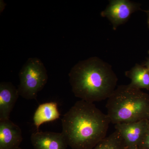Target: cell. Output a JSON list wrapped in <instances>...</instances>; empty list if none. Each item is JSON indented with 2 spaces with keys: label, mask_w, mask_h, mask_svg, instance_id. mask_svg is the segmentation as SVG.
Instances as JSON below:
<instances>
[{
  "label": "cell",
  "mask_w": 149,
  "mask_h": 149,
  "mask_svg": "<svg viewBox=\"0 0 149 149\" xmlns=\"http://www.w3.org/2000/svg\"><path fill=\"white\" fill-rule=\"evenodd\" d=\"M15 149H23L21 148H19H19H17Z\"/></svg>",
  "instance_id": "cell-17"
},
{
  "label": "cell",
  "mask_w": 149,
  "mask_h": 149,
  "mask_svg": "<svg viewBox=\"0 0 149 149\" xmlns=\"http://www.w3.org/2000/svg\"><path fill=\"white\" fill-rule=\"evenodd\" d=\"M101 16L106 17L112 25L113 29L127 22L132 14L141 10V4L129 0H111Z\"/></svg>",
  "instance_id": "cell-5"
},
{
  "label": "cell",
  "mask_w": 149,
  "mask_h": 149,
  "mask_svg": "<svg viewBox=\"0 0 149 149\" xmlns=\"http://www.w3.org/2000/svg\"><path fill=\"white\" fill-rule=\"evenodd\" d=\"M22 141V133L19 126L10 119L0 120V149H16Z\"/></svg>",
  "instance_id": "cell-8"
},
{
  "label": "cell",
  "mask_w": 149,
  "mask_h": 149,
  "mask_svg": "<svg viewBox=\"0 0 149 149\" xmlns=\"http://www.w3.org/2000/svg\"><path fill=\"white\" fill-rule=\"evenodd\" d=\"M31 141L34 149H66L68 146L62 133L37 130L31 135Z\"/></svg>",
  "instance_id": "cell-7"
},
{
  "label": "cell",
  "mask_w": 149,
  "mask_h": 149,
  "mask_svg": "<svg viewBox=\"0 0 149 149\" xmlns=\"http://www.w3.org/2000/svg\"><path fill=\"white\" fill-rule=\"evenodd\" d=\"M19 94L26 100L36 99L37 94L47 84L48 76L45 67L40 59L30 58L19 73Z\"/></svg>",
  "instance_id": "cell-4"
},
{
  "label": "cell",
  "mask_w": 149,
  "mask_h": 149,
  "mask_svg": "<svg viewBox=\"0 0 149 149\" xmlns=\"http://www.w3.org/2000/svg\"><path fill=\"white\" fill-rule=\"evenodd\" d=\"M139 147L140 149H149V121L146 132Z\"/></svg>",
  "instance_id": "cell-13"
},
{
  "label": "cell",
  "mask_w": 149,
  "mask_h": 149,
  "mask_svg": "<svg viewBox=\"0 0 149 149\" xmlns=\"http://www.w3.org/2000/svg\"><path fill=\"white\" fill-rule=\"evenodd\" d=\"M69 77L74 96L91 103L108 99L118 80L111 65L96 56L77 63Z\"/></svg>",
  "instance_id": "cell-2"
},
{
  "label": "cell",
  "mask_w": 149,
  "mask_h": 149,
  "mask_svg": "<svg viewBox=\"0 0 149 149\" xmlns=\"http://www.w3.org/2000/svg\"><path fill=\"white\" fill-rule=\"evenodd\" d=\"M148 120L149 121V116H148Z\"/></svg>",
  "instance_id": "cell-18"
},
{
  "label": "cell",
  "mask_w": 149,
  "mask_h": 149,
  "mask_svg": "<svg viewBox=\"0 0 149 149\" xmlns=\"http://www.w3.org/2000/svg\"><path fill=\"white\" fill-rule=\"evenodd\" d=\"M125 149H140V148L139 146H135L125 147Z\"/></svg>",
  "instance_id": "cell-15"
},
{
  "label": "cell",
  "mask_w": 149,
  "mask_h": 149,
  "mask_svg": "<svg viewBox=\"0 0 149 149\" xmlns=\"http://www.w3.org/2000/svg\"><path fill=\"white\" fill-rule=\"evenodd\" d=\"M143 65L147 69H148L149 71V51H148V58L147 59L146 61Z\"/></svg>",
  "instance_id": "cell-14"
},
{
  "label": "cell",
  "mask_w": 149,
  "mask_h": 149,
  "mask_svg": "<svg viewBox=\"0 0 149 149\" xmlns=\"http://www.w3.org/2000/svg\"><path fill=\"white\" fill-rule=\"evenodd\" d=\"M17 88L10 82L0 83V120L9 119L19 96Z\"/></svg>",
  "instance_id": "cell-9"
},
{
  "label": "cell",
  "mask_w": 149,
  "mask_h": 149,
  "mask_svg": "<svg viewBox=\"0 0 149 149\" xmlns=\"http://www.w3.org/2000/svg\"><path fill=\"white\" fill-rule=\"evenodd\" d=\"M125 147L120 133L116 130L91 149H125Z\"/></svg>",
  "instance_id": "cell-12"
},
{
  "label": "cell",
  "mask_w": 149,
  "mask_h": 149,
  "mask_svg": "<svg viewBox=\"0 0 149 149\" xmlns=\"http://www.w3.org/2000/svg\"><path fill=\"white\" fill-rule=\"evenodd\" d=\"M144 12L147 13V16H148V20H147V23H148V27L149 29V9L148 10H145Z\"/></svg>",
  "instance_id": "cell-16"
},
{
  "label": "cell",
  "mask_w": 149,
  "mask_h": 149,
  "mask_svg": "<svg viewBox=\"0 0 149 149\" xmlns=\"http://www.w3.org/2000/svg\"><path fill=\"white\" fill-rule=\"evenodd\" d=\"M125 74L131 80L130 86L149 91V71L143 65L136 64Z\"/></svg>",
  "instance_id": "cell-11"
},
{
  "label": "cell",
  "mask_w": 149,
  "mask_h": 149,
  "mask_svg": "<svg viewBox=\"0 0 149 149\" xmlns=\"http://www.w3.org/2000/svg\"><path fill=\"white\" fill-rule=\"evenodd\" d=\"M61 114L56 102H51L41 104L36 109L33 116L34 125L37 130L40 125L45 123L58 119Z\"/></svg>",
  "instance_id": "cell-10"
},
{
  "label": "cell",
  "mask_w": 149,
  "mask_h": 149,
  "mask_svg": "<svg viewBox=\"0 0 149 149\" xmlns=\"http://www.w3.org/2000/svg\"><path fill=\"white\" fill-rule=\"evenodd\" d=\"M111 121L93 103L77 101L61 119L68 146L73 149H91L107 137Z\"/></svg>",
  "instance_id": "cell-1"
},
{
  "label": "cell",
  "mask_w": 149,
  "mask_h": 149,
  "mask_svg": "<svg viewBox=\"0 0 149 149\" xmlns=\"http://www.w3.org/2000/svg\"><path fill=\"white\" fill-rule=\"evenodd\" d=\"M107 115L113 124L148 119L149 95L129 84L118 86L108 99Z\"/></svg>",
  "instance_id": "cell-3"
},
{
  "label": "cell",
  "mask_w": 149,
  "mask_h": 149,
  "mask_svg": "<svg viewBox=\"0 0 149 149\" xmlns=\"http://www.w3.org/2000/svg\"><path fill=\"white\" fill-rule=\"evenodd\" d=\"M149 121L148 119L115 124L116 130L120 133L125 147L139 146L143 141Z\"/></svg>",
  "instance_id": "cell-6"
}]
</instances>
